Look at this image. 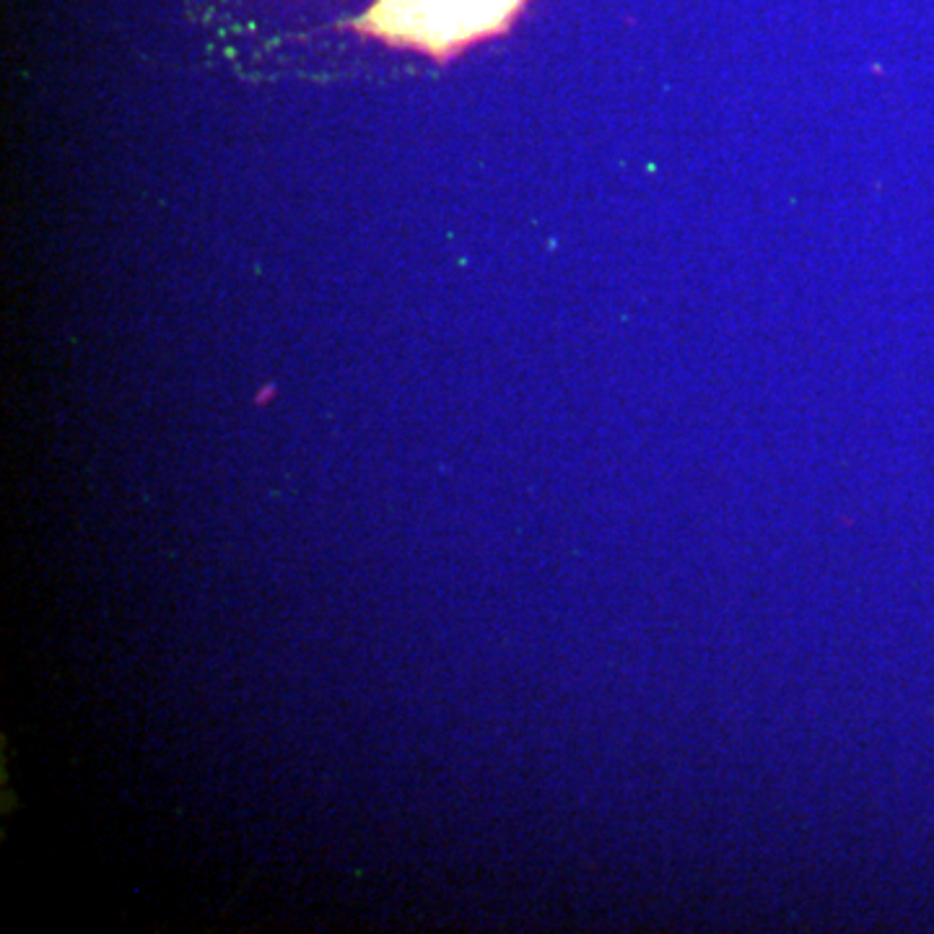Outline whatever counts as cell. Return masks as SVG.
<instances>
[{
  "label": "cell",
  "mask_w": 934,
  "mask_h": 934,
  "mask_svg": "<svg viewBox=\"0 0 934 934\" xmlns=\"http://www.w3.org/2000/svg\"><path fill=\"white\" fill-rule=\"evenodd\" d=\"M527 0H376L356 29L392 47H410L433 60L457 52L488 37L504 34Z\"/></svg>",
  "instance_id": "1"
}]
</instances>
